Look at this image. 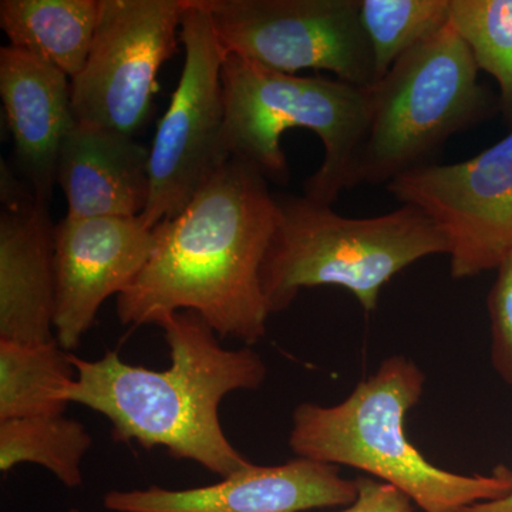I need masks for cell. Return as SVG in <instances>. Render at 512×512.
<instances>
[{
    "label": "cell",
    "instance_id": "obj_6",
    "mask_svg": "<svg viewBox=\"0 0 512 512\" xmlns=\"http://www.w3.org/2000/svg\"><path fill=\"white\" fill-rule=\"evenodd\" d=\"M470 49L453 26L431 36L370 87L365 140L349 190L389 184L429 165L448 138L487 119L491 94L478 82Z\"/></svg>",
    "mask_w": 512,
    "mask_h": 512
},
{
    "label": "cell",
    "instance_id": "obj_16",
    "mask_svg": "<svg viewBox=\"0 0 512 512\" xmlns=\"http://www.w3.org/2000/svg\"><path fill=\"white\" fill-rule=\"evenodd\" d=\"M100 0H2L0 26L10 45L53 64L70 80L87 62Z\"/></svg>",
    "mask_w": 512,
    "mask_h": 512
},
{
    "label": "cell",
    "instance_id": "obj_18",
    "mask_svg": "<svg viewBox=\"0 0 512 512\" xmlns=\"http://www.w3.org/2000/svg\"><path fill=\"white\" fill-rule=\"evenodd\" d=\"M92 444L86 426L64 414L0 421V470L9 473L20 464H36L67 488H77Z\"/></svg>",
    "mask_w": 512,
    "mask_h": 512
},
{
    "label": "cell",
    "instance_id": "obj_7",
    "mask_svg": "<svg viewBox=\"0 0 512 512\" xmlns=\"http://www.w3.org/2000/svg\"><path fill=\"white\" fill-rule=\"evenodd\" d=\"M185 59L170 107L150 150L148 228L173 220L231 158L225 147L222 50L208 13L190 0L181 25Z\"/></svg>",
    "mask_w": 512,
    "mask_h": 512
},
{
    "label": "cell",
    "instance_id": "obj_21",
    "mask_svg": "<svg viewBox=\"0 0 512 512\" xmlns=\"http://www.w3.org/2000/svg\"><path fill=\"white\" fill-rule=\"evenodd\" d=\"M491 320V362L512 387V254L497 268V279L487 299Z\"/></svg>",
    "mask_w": 512,
    "mask_h": 512
},
{
    "label": "cell",
    "instance_id": "obj_5",
    "mask_svg": "<svg viewBox=\"0 0 512 512\" xmlns=\"http://www.w3.org/2000/svg\"><path fill=\"white\" fill-rule=\"evenodd\" d=\"M221 80L229 158L251 165L272 183L288 184L282 136L289 128H305L322 141L323 161L305 181L303 195L333 205L349 190L369 127L372 86L275 72L234 55H225Z\"/></svg>",
    "mask_w": 512,
    "mask_h": 512
},
{
    "label": "cell",
    "instance_id": "obj_4",
    "mask_svg": "<svg viewBox=\"0 0 512 512\" xmlns=\"http://www.w3.org/2000/svg\"><path fill=\"white\" fill-rule=\"evenodd\" d=\"M276 224L261 269L269 313L284 312L299 292L340 286L366 312L407 266L446 254L447 241L412 205L373 218H346L306 195L275 194Z\"/></svg>",
    "mask_w": 512,
    "mask_h": 512
},
{
    "label": "cell",
    "instance_id": "obj_13",
    "mask_svg": "<svg viewBox=\"0 0 512 512\" xmlns=\"http://www.w3.org/2000/svg\"><path fill=\"white\" fill-rule=\"evenodd\" d=\"M0 340L43 345L56 339L55 225L40 200L2 164Z\"/></svg>",
    "mask_w": 512,
    "mask_h": 512
},
{
    "label": "cell",
    "instance_id": "obj_23",
    "mask_svg": "<svg viewBox=\"0 0 512 512\" xmlns=\"http://www.w3.org/2000/svg\"><path fill=\"white\" fill-rule=\"evenodd\" d=\"M458 512H512V493L498 500L468 505Z\"/></svg>",
    "mask_w": 512,
    "mask_h": 512
},
{
    "label": "cell",
    "instance_id": "obj_22",
    "mask_svg": "<svg viewBox=\"0 0 512 512\" xmlns=\"http://www.w3.org/2000/svg\"><path fill=\"white\" fill-rule=\"evenodd\" d=\"M355 480L356 500L336 512H414L416 504L399 488L373 477L360 476Z\"/></svg>",
    "mask_w": 512,
    "mask_h": 512
},
{
    "label": "cell",
    "instance_id": "obj_3",
    "mask_svg": "<svg viewBox=\"0 0 512 512\" xmlns=\"http://www.w3.org/2000/svg\"><path fill=\"white\" fill-rule=\"evenodd\" d=\"M426 376L406 356L380 363L343 402L301 403L292 413L289 448L296 457L349 466L399 488L423 512H458L512 493V470L451 473L434 466L407 436V414L423 396Z\"/></svg>",
    "mask_w": 512,
    "mask_h": 512
},
{
    "label": "cell",
    "instance_id": "obj_8",
    "mask_svg": "<svg viewBox=\"0 0 512 512\" xmlns=\"http://www.w3.org/2000/svg\"><path fill=\"white\" fill-rule=\"evenodd\" d=\"M225 55L296 74L312 69L376 83L360 0H198Z\"/></svg>",
    "mask_w": 512,
    "mask_h": 512
},
{
    "label": "cell",
    "instance_id": "obj_2",
    "mask_svg": "<svg viewBox=\"0 0 512 512\" xmlns=\"http://www.w3.org/2000/svg\"><path fill=\"white\" fill-rule=\"evenodd\" d=\"M157 326L170 349L168 369L128 365L117 350L97 360L70 353L76 379L67 387V402L103 414L119 443L163 447L222 478L252 466L225 436L220 406L228 394L264 384V359L249 348H222L195 312H175Z\"/></svg>",
    "mask_w": 512,
    "mask_h": 512
},
{
    "label": "cell",
    "instance_id": "obj_19",
    "mask_svg": "<svg viewBox=\"0 0 512 512\" xmlns=\"http://www.w3.org/2000/svg\"><path fill=\"white\" fill-rule=\"evenodd\" d=\"M451 0H360L376 83L393 64L450 22Z\"/></svg>",
    "mask_w": 512,
    "mask_h": 512
},
{
    "label": "cell",
    "instance_id": "obj_17",
    "mask_svg": "<svg viewBox=\"0 0 512 512\" xmlns=\"http://www.w3.org/2000/svg\"><path fill=\"white\" fill-rule=\"evenodd\" d=\"M74 379L70 352L57 339L43 345L0 340V421L64 414Z\"/></svg>",
    "mask_w": 512,
    "mask_h": 512
},
{
    "label": "cell",
    "instance_id": "obj_24",
    "mask_svg": "<svg viewBox=\"0 0 512 512\" xmlns=\"http://www.w3.org/2000/svg\"><path fill=\"white\" fill-rule=\"evenodd\" d=\"M69 512H82V511L77 510V508H72V510H70Z\"/></svg>",
    "mask_w": 512,
    "mask_h": 512
},
{
    "label": "cell",
    "instance_id": "obj_12",
    "mask_svg": "<svg viewBox=\"0 0 512 512\" xmlns=\"http://www.w3.org/2000/svg\"><path fill=\"white\" fill-rule=\"evenodd\" d=\"M356 497V480L340 476L338 466L296 457L279 466L252 464L205 487L114 490L103 505L113 512H305L345 508Z\"/></svg>",
    "mask_w": 512,
    "mask_h": 512
},
{
    "label": "cell",
    "instance_id": "obj_15",
    "mask_svg": "<svg viewBox=\"0 0 512 512\" xmlns=\"http://www.w3.org/2000/svg\"><path fill=\"white\" fill-rule=\"evenodd\" d=\"M148 164L150 151L136 138L76 121L57 163L67 217H141L150 200Z\"/></svg>",
    "mask_w": 512,
    "mask_h": 512
},
{
    "label": "cell",
    "instance_id": "obj_1",
    "mask_svg": "<svg viewBox=\"0 0 512 512\" xmlns=\"http://www.w3.org/2000/svg\"><path fill=\"white\" fill-rule=\"evenodd\" d=\"M276 224L275 194L251 165L228 161L187 208L154 228L156 247L117 296L123 325L198 313L222 339L255 345L271 316L261 269Z\"/></svg>",
    "mask_w": 512,
    "mask_h": 512
},
{
    "label": "cell",
    "instance_id": "obj_14",
    "mask_svg": "<svg viewBox=\"0 0 512 512\" xmlns=\"http://www.w3.org/2000/svg\"><path fill=\"white\" fill-rule=\"evenodd\" d=\"M0 96L29 187L50 202L57 184L60 148L76 124L72 80L25 50L0 49Z\"/></svg>",
    "mask_w": 512,
    "mask_h": 512
},
{
    "label": "cell",
    "instance_id": "obj_20",
    "mask_svg": "<svg viewBox=\"0 0 512 512\" xmlns=\"http://www.w3.org/2000/svg\"><path fill=\"white\" fill-rule=\"evenodd\" d=\"M450 25L478 70L494 77L501 109L512 123V0H451Z\"/></svg>",
    "mask_w": 512,
    "mask_h": 512
},
{
    "label": "cell",
    "instance_id": "obj_9",
    "mask_svg": "<svg viewBox=\"0 0 512 512\" xmlns=\"http://www.w3.org/2000/svg\"><path fill=\"white\" fill-rule=\"evenodd\" d=\"M190 0H100L92 50L72 79L79 123L134 137L147 123L161 66L181 42Z\"/></svg>",
    "mask_w": 512,
    "mask_h": 512
},
{
    "label": "cell",
    "instance_id": "obj_11",
    "mask_svg": "<svg viewBox=\"0 0 512 512\" xmlns=\"http://www.w3.org/2000/svg\"><path fill=\"white\" fill-rule=\"evenodd\" d=\"M156 247L141 217L72 218L55 225V330L66 352L79 348L101 305L136 281Z\"/></svg>",
    "mask_w": 512,
    "mask_h": 512
},
{
    "label": "cell",
    "instance_id": "obj_10",
    "mask_svg": "<svg viewBox=\"0 0 512 512\" xmlns=\"http://www.w3.org/2000/svg\"><path fill=\"white\" fill-rule=\"evenodd\" d=\"M386 188L440 229L454 279L497 271L512 254V130L470 160L424 165Z\"/></svg>",
    "mask_w": 512,
    "mask_h": 512
}]
</instances>
